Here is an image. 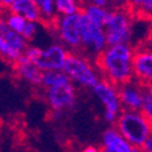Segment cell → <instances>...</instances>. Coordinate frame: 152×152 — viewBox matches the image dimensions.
Segmentation results:
<instances>
[{
	"label": "cell",
	"instance_id": "6da1fadb",
	"mask_svg": "<svg viewBox=\"0 0 152 152\" xmlns=\"http://www.w3.org/2000/svg\"><path fill=\"white\" fill-rule=\"evenodd\" d=\"M134 56L135 48L130 44L108 46L96 58L95 66L102 75V79L116 86H122L135 79Z\"/></svg>",
	"mask_w": 152,
	"mask_h": 152
},
{
	"label": "cell",
	"instance_id": "7a4b0ae2",
	"mask_svg": "<svg viewBox=\"0 0 152 152\" xmlns=\"http://www.w3.org/2000/svg\"><path fill=\"white\" fill-rule=\"evenodd\" d=\"M113 126L134 148L139 150L144 148L152 135V123L141 111L123 110Z\"/></svg>",
	"mask_w": 152,
	"mask_h": 152
},
{
	"label": "cell",
	"instance_id": "3957f363",
	"mask_svg": "<svg viewBox=\"0 0 152 152\" xmlns=\"http://www.w3.org/2000/svg\"><path fill=\"white\" fill-rule=\"evenodd\" d=\"M63 72L73 85L91 90L102 79L95 63L80 53H69Z\"/></svg>",
	"mask_w": 152,
	"mask_h": 152
},
{
	"label": "cell",
	"instance_id": "277c9868",
	"mask_svg": "<svg viewBox=\"0 0 152 152\" xmlns=\"http://www.w3.org/2000/svg\"><path fill=\"white\" fill-rule=\"evenodd\" d=\"M80 54L90 58L94 63L96 58L108 48L105 28L93 23L83 10L80 11Z\"/></svg>",
	"mask_w": 152,
	"mask_h": 152
},
{
	"label": "cell",
	"instance_id": "5b68a950",
	"mask_svg": "<svg viewBox=\"0 0 152 152\" xmlns=\"http://www.w3.org/2000/svg\"><path fill=\"white\" fill-rule=\"evenodd\" d=\"M133 16L134 15L128 6L112 9V15L105 26L108 46L130 44L133 34Z\"/></svg>",
	"mask_w": 152,
	"mask_h": 152
},
{
	"label": "cell",
	"instance_id": "8992f818",
	"mask_svg": "<svg viewBox=\"0 0 152 152\" xmlns=\"http://www.w3.org/2000/svg\"><path fill=\"white\" fill-rule=\"evenodd\" d=\"M55 34L69 53L82 51V39H80V12L72 16H58L54 27Z\"/></svg>",
	"mask_w": 152,
	"mask_h": 152
},
{
	"label": "cell",
	"instance_id": "52a82bcc",
	"mask_svg": "<svg viewBox=\"0 0 152 152\" xmlns=\"http://www.w3.org/2000/svg\"><path fill=\"white\" fill-rule=\"evenodd\" d=\"M93 93L104 106V119L106 123L115 125L123 111L118 86L108 83L105 79H101L93 89Z\"/></svg>",
	"mask_w": 152,
	"mask_h": 152
},
{
	"label": "cell",
	"instance_id": "ba28073f",
	"mask_svg": "<svg viewBox=\"0 0 152 152\" xmlns=\"http://www.w3.org/2000/svg\"><path fill=\"white\" fill-rule=\"evenodd\" d=\"M44 99L51 112L71 111L77 105V88L72 83L43 89Z\"/></svg>",
	"mask_w": 152,
	"mask_h": 152
},
{
	"label": "cell",
	"instance_id": "9c48e42d",
	"mask_svg": "<svg viewBox=\"0 0 152 152\" xmlns=\"http://www.w3.org/2000/svg\"><path fill=\"white\" fill-rule=\"evenodd\" d=\"M68 55L69 51L67 48H65L61 43H54L43 50L42 58L35 66L42 72L63 71Z\"/></svg>",
	"mask_w": 152,
	"mask_h": 152
},
{
	"label": "cell",
	"instance_id": "30bf717a",
	"mask_svg": "<svg viewBox=\"0 0 152 152\" xmlns=\"http://www.w3.org/2000/svg\"><path fill=\"white\" fill-rule=\"evenodd\" d=\"M118 93L123 110L128 111H141L145 95L147 93L146 86L136 79L118 86Z\"/></svg>",
	"mask_w": 152,
	"mask_h": 152
},
{
	"label": "cell",
	"instance_id": "8fae6325",
	"mask_svg": "<svg viewBox=\"0 0 152 152\" xmlns=\"http://www.w3.org/2000/svg\"><path fill=\"white\" fill-rule=\"evenodd\" d=\"M134 78L145 86L152 84V50L146 46L135 48Z\"/></svg>",
	"mask_w": 152,
	"mask_h": 152
},
{
	"label": "cell",
	"instance_id": "7c38bea8",
	"mask_svg": "<svg viewBox=\"0 0 152 152\" xmlns=\"http://www.w3.org/2000/svg\"><path fill=\"white\" fill-rule=\"evenodd\" d=\"M1 7L10 14L23 16L28 22H40L37 0H1Z\"/></svg>",
	"mask_w": 152,
	"mask_h": 152
},
{
	"label": "cell",
	"instance_id": "4fadbf2b",
	"mask_svg": "<svg viewBox=\"0 0 152 152\" xmlns=\"http://www.w3.org/2000/svg\"><path fill=\"white\" fill-rule=\"evenodd\" d=\"M12 67V72L16 77L23 82L28 83L32 86H42L43 72L35 65L31 63L26 56H22Z\"/></svg>",
	"mask_w": 152,
	"mask_h": 152
},
{
	"label": "cell",
	"instance_id": "5bb4252c",
	"mask_svg": "<svg viewBox=\"0 0 152 152\" xmlns=\"http://www.w3.org/2000/svg\"><path fill=\"white\" fill-rule=\"evenodd\" d=\"M101 147L104 152H134V147L113 125L105 129L101 135Z\"/></svg>",
	"mask_w": 152,
	"mask_h": 152
},
{
	"label": "cell",
	"instance_id": "9a60e30c",
	"mask_svg": "<svg viewBox=\"0 0 152 152\" xmlns=\"http://www.w3.org/2000/svg\"><path fill=\"white\" fill-rule=\"evenodd\" d=\"M0 40H3L9 48L16 50L21 54H24V51L29 46L28 42L24 39L23 35L11 31L3 18L0 21Z\"/></svg>",
	"mask_w": 152,
	"mask_h": 152
},
{
	"label": "cell",
	"instance_id": "2e32d148",
	"mask_svg": "<svg viewBox=\"0 0 152 152\" xmlns=\"http://www.w3.org/2000/svg\"><path fill=\"white\" fill-rule=\"evenodd\" d=\"M82 10L86 14V16L91 20L93 23H95L96 26H100L102 28H105V26L107 24L110 17L112 15V10L99 7V6L94 5L91 1L82 3Z\"/></svg>",
	"mask_w": 152,
	"mask_h": 152
},
{
	"label": "cell",
	"instance_id": "e0dca14e",
	"mask_svg": "<svg viewBox=\"0 0 152 152\" xmlns=\"http://www.w3.org/2000/svg\"><path fill=\"white\" fill-rule=\"evenodd\" d=\"M37 5L40 12V23L49 28H53L58 17L55 0H37Z\"/></svg>",
	"mask_w": 152,
	"mask_h": 152
},
{
	"label": "cell",
	"instance_id": "ac0fdd59",
	"mask_svg": "<svg viewBox=\"0 0 152 152\" xmlns=\"http://www.w3.org/2000/svg\"><path fill=\"white\" fill-rule=\"evenodd\" d=\"M71 80L67 77V74L63 71H48L43 72L42 78V89H50V88L69 84Z\"/></svg>",
	"mask_w": 152,
	"mask_h": 152
},
{
	"label": "cell",
	"instance_id": "d6986e66",
	"mask_svg": "<svg viewBox=\"0 0 152 152\" xmlns=\"http://www.w3.org/2000/svg\"><path fill=\"white\" fill-rule=\"evenodd\" d=\"M58 16H72L82 11V1L75 0H55Z\"/></svg>",
	"mask_w": 152,
	"mask_h": 152
},
{
	"label": "cell",
	"instance_id": "ffe728a7",
	"mask_svg": "<svg viewBox=\"0 0 152 152\" xmlns=\"http://www.w3.org/2000/svg\"><path fill=\"white\" fill-rule=\"evenodd\" d=\"M128 9L133 15L136 12L137 15L145 16L148 20L152 18V0H134L128 4Z\"/></svg>",
	"mask_w": 152,
	"mask_h": 152
},
{
	"label": "cell",
	"instance_id": "44dd1931",
	"mask_svg": "<svg viewBox=\"0 0 152 152\" xmlns=\"http://www.w3.org/2000/svg\"><path fill=\"white\" fill-rule=\"evenodd\" d=\"M6 24H7V27L11 29V31H14L16 33H20L22 34L24 28H26L27 26V23L28 21L24 18L23 16L21 15H15V14H10V12H7V15L3 18Z\"/></svg>",
	"mask_w": 152,
	"mask_h": 152
},
{
	"label": "cell",
	"instance_id": "7402d4cb",
	"mask_svg": "<svg viewBox=\"0 0 152 152\" xmlns=\"http://www.w3.org/2000/svg\"><path fill=\"white\" fill-rule=\"evenodd\" d=\"M43 50L44 49H40L35 45H29L27 48V50L24 51V56L27 57V60L33 63V65H37L39 60L42 58V55H43Z\"/></svg>",
	"mask_w": 152,
	"mask_h": 152
},
{
	"label": "cell",
	"instance_id": "603a6c76",
	"mask_svg": "<svg viewBox=\"0 0 152 152\" xmlns=\"http://www.w3.org/2000/svg\"><path fill=\"white\" fill-rule=\"evenodd\" d=\"M38 27H39V23L38 22H28L26 28H24V31H23V33H22L24 39H26L27 42L33 40L37 32H38Z\"/></svg>",
	"mask_w": 152,
	"mask_h": 152
},
{
	"label": "cell",
	"instance_id": "cb8c5ba5",
	"mask_svg": "<svg viewBox=\"0 0 152 152\" xmlns=\"http://www.w3.org/2000/svg\"><path fill=\"white\" fill-rule=\"evenodd\" d=\"M141 112L145 115V117L152 123V95H150L148 93H146V95H145V100H144V104H142Z\"/></svg>",
	"mask_w": 152,
	"mask_h": 152
},
{
	"label": "cell",
	"instance_id": "d4e9b609",
	"mask_svg": "<svg viewBox=\"0 0 152 152\" xmlns=\"http://www.w3.org/2000/svg\"><path fill=\"white\" fill-rule=\"evenodd\" d=\"M146 48L152 50V18L148 20V26H147V38H146Z\"/></svg>",
	"mask_w": 152,
	"mask_h": 152
},
{
	"label": "cell",
	"instance_id": "484cf974",
	"mask_svg": "<svg viewBox=\"0 0 152 152\" xmlns=\"http://www.w3.org/2000/svg\"><path fill=\"white\" fill-rule=\"evenodd\" d=\"M79 152H104V151H102V147L101 146L88 145V146H84Z\"/></svg>",
	"mask_w": 152,
	"mask_h": 152
},
{
	"label": "cell",
	"instance_id": "4316f807",
	"mask_svg": "<svg viewBox=\"0 0 152 152\" xmlns=\"http://www.w3.org/2000/svg\"><path fill=\"white\" fill-rule=\"evenodd\" d=\"M91 3L99 7H104V9H107V5H108V1H106V0H93Z\"/></svg>",
	"mask_w": 152,
	"mask_h": 152
},
{
	"label": "cell",
	"instance_id": "83f0119b",
	"mask_svg": "<svg viewBox=\"0 0 152 152\" xmlns=\"http://www.w3.org/2000/svg\"><path fill=\"white\" fill-rule=\"evenodd\" d=\"M142 150H145V151H147V152H152V135H151V137L147 140V142L145 144V146H144Z\"/></svg>",
	"mask_w": 152,
	"mask_h": 152
},
{
	"label": "cell",
	"instance_id": "f1b7e54d",
	"mask_svg": "<svg viewBox=\"0 0 152 152\" xmlns=\"http://www.w3.org/2000/svg\"><path fill=\"white\" fill-rule=\"evenodd\" d=\"M146 89H147V93H148L150 95H152V84L148 85V86H146Z\"/></svg>",
	"mask_w": 152,
	"mask_h": 152
},
{
	"label": "cell",
	"instance_id": "f546056e",
	"mask_svg": "<svg viewBox=\"0 0 152 152\" xmlns=\"http://www.w3.org/2000/svg\"><path fill=\"white\" fill-rule=\"evenodd\" d=\"M142 152H147V151H145V150H142Z\"/></svg>",
	"mask_w": 152,
	"mask_h": 152
}]
</instances>
